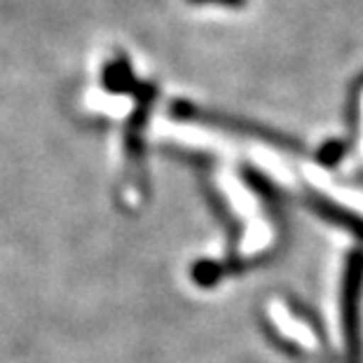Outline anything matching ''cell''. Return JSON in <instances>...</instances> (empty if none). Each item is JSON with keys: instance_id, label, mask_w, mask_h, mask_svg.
<instances>
[{"instance_id": "1", "label": "cell", "mask_w": 363, "mask_h": 363, "mask_svg": "<svg viewBox=\"0 0 363 363\" xmlns=\"http://www.w3.org/2000/svg\"><path fill=\"white\" fill-rule=\"evenodd\" d=\"M190 3H218V5H244L246 0H190Z\"/></svg>"}]
</instances>
